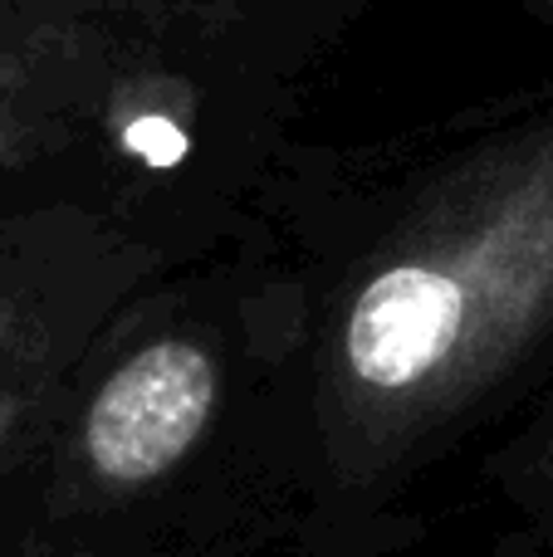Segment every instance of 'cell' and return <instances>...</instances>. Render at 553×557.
<instances>
[{
    "label": "cell",
    "instance_id": "cell-1",
    "mask_svg": "<svg viewBox=\"0 0 553 557\" xmlns=\"http://www.w3.org/2000/svg\"><path fill=\"white\" fill-rule=\"evenodd\" d=\"M216 401V367L192 343H152L127 357L88 411V460L118 484L167 474L196 445Z\"/></svg>",
    "mask_w": 553,
    "mask_h": 557
},
{
    "label": "cell",
    "instance_id": "cell-2",
    "mask_svg": "<svg viewBox=\"0 0 553 557\" xmlns=\"http://www.w3.org/2000/svg\"><path fill=\"white\" fill-rule=\"evenodd\" d=\"M480 278L441 260H397L358 294L348 313V367L378 392L417 386L460 347Z\"/></svg>",
    "mask_w": 553,
    "mask_h": 557
}]
</instances>
